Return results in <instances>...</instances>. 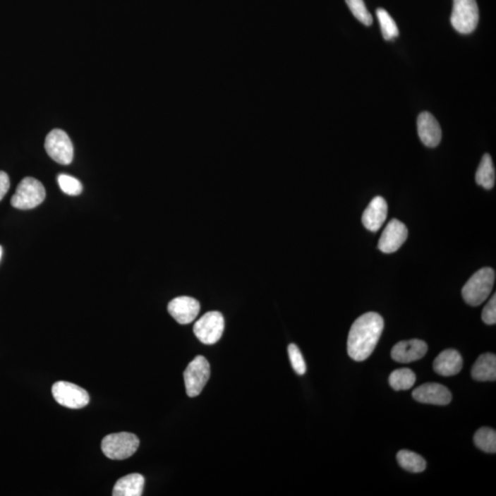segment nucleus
I'll return each mask as SVG.
<instances>
[{
  "mask_svg": "<svg viewBox=\"0 0 496 496\" xmlns=\"http://www.w3.org/2000/svg\"><path fill=\"white\" fill-rule=\"evenodd\" d=\"M385 321L377 313H367L353 322L348 339V353L355 361L370 357L382 336Z\"/></svg>",
  "mask_w": 496,
  "mask_h": 496,
  "instance_id": "1",
  "label": "nucleus"
},
{
  "mask_svg": "<svg viewBox=\"0 0 496 496\" xmlns=\"http://www.w3.org/2000/svg\"><path fill=\"white\" fill-rule=\"evenodd\" d=\"M495 281V272L491 267L478 270L462 288V298L468 306H478L491 294Z\"/></svg>",
  "mask_w": 496,
  "mask_h": 496,
  "instance_id": "2",
  "label": "nucleus"
},
{
  "mask_svg": "<svg viewBox=\"0 0 496 496\" xmlns=\"http://www.w3.org/2000/svg\"><path fill=\"white\" fill-rule=\"evenodd\" d=\"M139 438L128 432L109 434L103 438L102 449L106 457L121 461L132 457L138 449Z\"/></svg>",
  "mask_w": 496,
  "mask_h": 496,
  "instance_id": "3",
  "label": "nucleus"
},
{
  "mask_svg": "<svg viewBox=\"0 0 496 496\" xmlns=\"http://www.w3.org/2000/svg\"><path fill=\"white\" fill-rule=\"evenodd\" d=\"M47 193L44 185L37 179L27 176L18 185L16 193L11 198V205L19 210H30L42 205Z\"/></svg>",
  "mask_w": 496,
  "mask_h": 496,
  "instance_id": "4",
  "label": "nucleus"
},
{
  "mask_svg": "<svg viewBox=\"0 0 496 496\" xmlns=\"http://www.w3.org/2000/svg\"><path fill=\"white\" fill-rule=\"evenodd\" d=\"M453 28L461 35H470L479 23V8L476 0H453L452 18Z\"/></svg>",
  "mask_w": 496,
  "mask_h": 496,
  "instance_id": "5",
  "label": "nucleus"
},
{
  "mask_svg": "<svg viewBox=\"0 0 496 496\" xmlns=\"http://www.w3.org/2000/svg\"><path fill=\"white\" fill-rule=\"evenodd\" d=\"M211 376V367L202 356H198L184 371L186 392L190 397H196L205 387Z\"/></svg>",
  "mask_w": 496,
  "mask_h": 496,
  "instance_id": "6",
  "label": "nucleus"
},
{
  "mask_svg": "<svg viewBox=\"0 0 496 496\" xmlns=\"http://www.w3.org/2000/svg\"><path fill=\"white\" fill-rule=\"evenodd\" d=\"M224 330V318L221 313L212 311L205 313L196 322L195 336L205 345H214L221 339Z\"/></svg>",
  "mask_w": 496,
  "mask_h": 496,
  "instance_id": "7",
  "label": "nucleus"
},
{
  "mask_svg": "<svg viewBox=\"0 0 496 496\" xmlns=\"http://www.w3.org/2000/svg\"><path fill=\"white\" fill-rule=\"evenodd\" d=\"M48 156L61 165H69L74 157V147L68 133L60 129L51 131L45 139Z\"/></svg>",
  "mask_w": 496,
  "mask_h": 496,
  "instance_id": "8",
  "label": "nucleus"
},
{
  "mask_svg": "<svg viewBox=\"0 0 496 496\" xmlns=\"http://www.w3.org/2000/svg\"><path fill=\"white\" fill-rule=\"evenodd\" d=\"M52 392L57 403L70 409H81L90 403V395L86 389L74 383L57 382L53 385Z\"/></svg>",
  "mask_w": 496,
  "mask_h": 496,
  "instance_id": "9",
  "label": "nucleus"
},
{
  "mask_svg": "<svg viewBox=\"0 0 496 496\" xmlns=\"http://www.w3.org/2000/svg\"><path fill=\"white\" fill-rule=\"evenodd\" d=\"M409 229L406 224L397 219H392L380 236L378 248L383 253H394L406 241Z\"/></svg>",
  "mask_w": 496,
  "mask_h": 496,
  "instance_id": "10",
  "label": "nucleus"
},
{
  "mask_svg": "<svg viewBox=\"0 0 496 496\" xmlns=\"http://www.w3.org/2000/svg\"><path fill=\"white\" fill-rule=\"evenodd\" d=\"M413 399L419 403L447 406L452 399V392L445 386L438 383H425L413 392Z\"/></svg>",
  "mask_w": 496,
  "mask_h": 496,
  "instance_id": "11",
  "label": "nucleus"
},
{
  "mask_svg": "<svg viewBox=\"0 0 496 496\" xmlns=\"http://www.w3.org/2000/svg\"><path fill=\"white\" fill-rule=\"evenodd\" d=\"M200 309V303L188 296L175 298L167 306L170 315L181 325L193 322L199 315Z\"/></svg>",
  "mask_w": 496,
  "mask_h": 496,
  "instance_id": "12",
  "label": "nucleus"
},
{
  "mask_svg": "<svg viewBox=\"0 0 496 496\" xmlns=\"http://www.w3.org/2000/svg\"><path fill=\"white\" fill-rule=\"evenodd\" d=\"M428 349V344L423 340L401 341L392 348L391 355L394 361L399 363H410L424 358Z\"/></svg>",
  "mask_w": 496,
  "mask_h": 496,
  "instance_id": "13",
  "label": "nucleus"
},
{
  "mask_svg": "<svg viewBox=\"0 0 496 496\" xmlns=\"http://www.w3.org/2000/svg\"><path fill=\"white\" fill-rule=\"evenodd\" d=\"M418 132L423 144L436 147L442 138V130L436 118L430 112L424 111L418 118Z\"/></svg>",
  "mask_w": 496,
  "mask_h": 496,
  "instance_id": "14",
  "label": "nucleus"
},
{
  "mask_svg": "<svg viewBox=\"0 0 496 496\" xmlns=\"http://www.w3.org/2000/svg\"><path fill=\"white\" fill-rule=\"evenodd\" d=\"M387 214V202L382 197L377 196L365 209L362 214V224L370 232H377L385 224Z\"/></svg>",
  "mask_w": 496,
  "mask_h": 496,
  "instance_id": "15",
  "label": "nucleus"
},
{
  "mask_svg": "<svg viewBox=\"0 0 496 496\" xmlns=\"http://www.w3.org/2000/svg\"><path fill=\"white\" fill-rule=\"evenodd\" d=\"M464 360L455 349H447L441 352L434 361L433 369L441 376H454L461 370Z\"/></svg>",
  "mask_w": 496,
  "mask_h": 496,
  "instance_id": "16",
  "label": "nucleus"
},
{
  "mask_svg": "<svg viewBox=\"0 0 496 496\" xmlns=\"http://www.w3.org/2000/svg\"><path fill=\"white\" fill-rule=\"evenodd\" d=\"M145 478L139 473H132L121 478L114 485V496H140L145 487Z\"/></svg>",
  "mask_w": 496,
  "mask_h": 496,
  "instance_id": "17",
  "label": "nucleus"
},
{
  "mask_svg": "<svg viewBox=\"0 0 496 496\" xmlns=\"http://www.w3.org/2000/svg\"><path fill=\"white\" fill-rule=\"evenodd\" d=\"M471 377L479 382H495L496 380V357L492 353H485L477 358L471 370Z\"/></svg>",
  "mask_w": 496,
  "mask_h": 496,
  "instance_id": "18",
  "label": "nucleus"
},
{
  "mask_svg": "<svg viewBox=\"0 0 496 496\" xmlns=\"http://www.w3.org/2000/svg\"><path fill=\"white\" fill-rule=\"evenodd\" d=\"M476 181L478 185L482 186L485 190H491L495 187V169L489 154L483 155L477 169Z\"/></svg>",
  "mask_w": 496,
  "mask_h": 496,
  "instance_id": "19",
  "label": "nucleus"
},
{
  "mask_svg": "<svg viewBox=\"0 0 496 496\" xmlns=\"http://www.w3.org/2000/svg\"><path fill=\"white\" fill-rule=\"evenodd\" d=\"M397 459L400 466L410 473H423L427 468L424 458L409 450H401L397 453Z\"/></svg>",
  "mask_w": 496,
  "mask_h": 496,
  "instance_id": "20",
  "label": "nucleus"
},
{
  "mask_svg": "<svg viewBox=\"0 0 496 496\" xmlns=\"http://www.w3.org/2000/svg\"><path fill=\"white\" fill-rule=\"evenodd\" d=\"M416 380V373L406 368L394 370L389 377V386L394 391H407L415 385Z\"/></svg>",
  "mask_w": 496,
  "mask_h": 496,
  "instance_id": "21",
  "label": "nucleus"
},
{
  "mask_svg": "<svg viewBox=\"0 0 496 496\" xmlns=\"http://www.w3.org/2000/svg\"><path fill=\"white\" fill-rule=\"evenodd\" d=\"M474 443L478 449L487 453L496 452V432L490 428H480L474 435Z\"/></svg>",
  "mask_w": 496,
  "mask_h": 496,
  "instance_id": "22",
  "label": "nucleus"
},
{
  "mask_svg": "<svg viewBox=\"0 0 496 496\" xmlns=\"http://www.w3.org/2000/svg\"><path fill=\"white\" fill-rule=\"evenodd\" d=\"M376 13L377 17H378L380 29H382L383 38L386 41H391V40L398 37L399 36V30H398L397 24L395 23L391 15L385 8H378Z\"/></svg>",
  "mask_w": 496,
  "mask_h": 496,
  "instance_id": "23",
  "label": "nucleus"
},
{
  "mask_svg": "<svg viewBox=\"0 0 496 496\" xmlns=\"http://www.w3.org/2000/svg\"><path fill=\"white\" fill-rule=\"evenodd\" d=\"M346 3L356 19L366 26H370L373 24V18L368 11L364 0H346Z\"/></svg>",
  "mask_w": 496,
  "mask_h": 496,
  "instance_id": "24",
  "label": "nucleus"
},
{
  "mask_svg": "<svg viewBox=\"0 0 496 496\" xmlns=\"http://www.w3.org/2000/svg\"><path fill=\"white\" fill-rule=\"evenodd\" d=\"M57 182H59L61 190L69 196H78L83 191V186L81 182L74 176L60 174L57 176Z\"/></svg>",
  "mask_w": 496,
  "mask_h": 496,
  "instance_id": "25",
  "label": "nucleus"
},
{
  "mask_svg": "<svg viewBox=\"0 0 496 496\" xmlns=\"http://www.w3.org/2000/svg\"><path fill=\"white\" fill-rule=\"evenodd\" d=\"M288 353L291 366L294 368L295 373L299 374V375L306 374L307 370L306 363L299 348L295 344H291L288 346Z\"/></svg>",
  "mask_w": 496,
  "mask_h": 496,
  "instance_id": "26",
  "label": "nucleus"
},
{
  "mask_svg": "<svg viewBox=\"0 0 496 496\" xmlns=\"http://www.w3.org/2000/svg\"><path fill=\"white\" fill-rule=\"evenodd\" d=\"M483 321L486 325H495L496 322V295H492V298L486 304L482 313Z\"/></svg>",
  "mask_w": 496,
  "mask_h": 496,
  "instance_id": "27",
  "label": "nucleus"
},
{
  "mask_svg": "<svg viewBox=\"0 0 496 496\" xmlns=\"http://www.w3.org/2000/svg\"><path fill=\"white\" fill-rule=\"evenodd\" d=\"M10 187L11 181L7 173L0 171V202L5 197V195L8 193Z\"/></svg>",
  "mask_w": 496,
  "mask_h": 496,
  "instance_id": "28",
  "label": "nucleus"
},
{
  "mask_svg": "<svg viewBox=\"0 0 496 496\" xmlns=\"http://www.w3.org/2000/svg\"><path fill=\"white\" fill-rule=\"evenodd\" d=\"M2 254H3V248H2V246H0V260H1Z\"/></svg>",
  "mask_w": 496,
  "mask_h": 496,
  "instance_id": "29",
  "label": "nucleus"
}]
</instances>
